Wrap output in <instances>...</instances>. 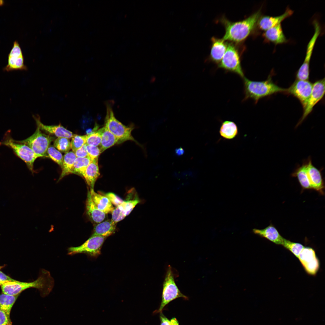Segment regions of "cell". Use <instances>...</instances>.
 <instances>
[{"instance_id":"6da1fadb","label":"cell","mask_w":325,"mask_h":325,"mask_svg":"<svg viewBox=\"0 0 325 325\" xmlns=\"http://www.w3.org/2000/svg\"><path fill=\"white\" fill-rule=\"evenodd\" d=\"M261 16L260 8L246 19L239 21L231 22L223 17L220 19L225 29L222 39L236 43L243 42L256 29L258 21Z\"/></svg>"},{"instance_id":"7a4b0ae2","label":"cell","mask_w":325,"mask_h":325,"mask_svg":"<svg viewBox=\"0 0 325 325\" xmlns=\"http://www.w3.org/2000/svg\"><path fill=\"white\" fill-rule=\"evenodd\" d=\"M54 285V280L49 272L42 269L38 278L33 282H25L15 280L6 282L0 286L3 293L8 295H18L26 289L34 288L38 289L41 295L45 296L50 292Z\"/></svg>"},{"instance_id":"3957f363","label":"cell","mask_w":325,"mask_h":325,"mask_svg":"<svg viewBox=\"0 0 325 325\" xmlns=\"http://www.w3.org/2000/svg\"><path fill=\"white\" fill-rule=\"evenodd\" d=\"M243 79L244 92L243 101L252 99L255 104L261 98L278 93L285 92L286 89L279 87L273 81L269 75L265 80L256 81Z\"/></svg>"},{"instance_id":"277c9868","label":"cell","mask_w":325,"mask_h":325,"mask_svg":"<svg viewBox=\"0 0 325 325\" xmlns=\"http://www.w3.org/2000/svg\"><path fill=\"white\" fill-rule=\"evenodd\" d=\"M0 145H4L11 149L14 154L26 164L29 169L33 172L34 163L38 158L42 157L36 154L26 145L14 140L12 137L11 132L7 131L0 142Z\"/></svg>"},{"instance_id":"5b68a950","label":"cell","mask_w":325,"mask_h":325,"mask_svg":"<svg viewBox=\"0 0 325 325\" xmlns=\"http://www.w3.org/2000/svg\"><path fill=\"white\" fill-rule=\"evenodd\" d=\"M179 298L187 300L188 297L181 292L175 282V274L170 265L167 268L162 284V300L159 308L154 313H161L164 307L170 302Z\"/></svg>"},{"instance_id":"8992f818","label":"cell","mask_w":325,"mask_h":325,"mask_svg":"<svg viewBox=\"0 0 325 325\" xmlns=\"http://www.w3.org/2000/svg\"><path fill=\"white\" fill-rule=\"evenodd\" d=\"M106 128L119 140V144L130 140L135 141L131 132L134 128L133 125L125 126L115 117L111 104H106V114L105 125Z\"/></svg>"},{"instance_id":"52a82bcc","label":"cell","mask_w":325,"mask_h":325,"mask_svg":"<svg viewBox=\"0 0 325 325\" xmlns=\"http://www.w3.org/2000/svg\"><path fill=\"white\" fill-rule=\"evenodd\" d=\"M218 67L235 73L242 78L245 77L238 50L233 43H228L226 51L218 64Z\"/></svg>"},{"instance_id":"ba28073f","label":"cell","mask_w":325,"mask_h":325,"mask_svg":"<svg viewBox=\"0 0 325 325\" xmlns=\"http://www.w3.org/2000/svg\"><path fill=\"white\" fill-rule=\"evenodd\" d=\"M53 140V137L43 133L37 126L35 132L31 136L18 141L28 146L37 154L42 157H48L47 151Z\"/></svg>"},{"instance_id":"9c48e42d","label":"cell","mask_w":325,"mask_h":325,"mask_svg":"<svg viewBox=\"0 0 325 325\" xmlns=\"http://www.w3.org/2000/svg\"><path fill=\"white\" fill-rule=\"evenodd\" d=\"M313 22L314 29V33L307 45L304 60L296 73V79L308 80L309 79V66L311 57L315 42L321 32V28L319 23L315 20Z\"/></svg>"},{"instance_id":"30bf717a","label":"cell","mask_w":325,"mask_h":325,"mask_svg":"<svg viewBox=\"0 0 325 325\" xmlns=\"http://www.w3.org/2000/svg\"><path fill=\"white\" fill-rule=\"evenodd\" d=\"M106 238L101 236L91 235L81 245L69 248L68 254L85 253L92 256H96L100 254L101 247Z\"/></svg>"},{"instance_id":"8fae6325","label":"cell","mask_w":325,"mask_h":325,"mask_svg":"<svg viewBox=\"0 0 325 325\" xmlns=\"http://www.w3.org/2000/svg\"><path fill=\"white\" fill-rule=\"evenodd\" d=\"M313 84L308 80L296 79L289 88L286 93L298 99L303 110L305 107L311 95Z\"/></svg>"},{"instance_id":"7c38bea8","label":"cell","mask_w":325,"mask_h":325,"mask_svg":"<svg viewBox=\"0 0 325 325\" xmlns=\"http://www.w3.org/2000/svg\"><path fill=\"white\" fill-rule=\"evenodd\" d=\"M325 78L318 80L313 84V88L303 115L296 127L298 126L312 111L314 106L323 97L325 94Z\"/></svg>"},{"instance_id":"4fadbf2b","label":"cell","mask_w":325,"mask_h":325,"mask_svg":"<svg viewBox=\"0 0 325 325\" xmlns=\"http://www.w3.org/2000/svg\"><path fill=\"white\" fill-rule=\"evenodd\" d=\"M27 70V67L24 63V58L21 47L18 42L15 41L8 55L7 64L3 70L8 72Z\"/></svg>"},{"instance_id":"5bb4252c","label":"cell","mask_w":325,"mask_h":325,"mask_svg":"<svg viewBox=\"0 0 325 325\" xmlns=\"http://www.w3.org/2000/svg\"><path fill=\"white\" fill-rule=\"evenodd\" d=\"M298 258L308 274L312 275L316 274L320 268V262L313 249L304 247Z\"/></svg>"},{"instance_id":"9a60e30c","label":"cell","mask_w":325,"mask_h":325,"mask_svg":"<svg viewBox=\"0 0 325 325\" xmlns=\"http://www.w3.org/2000/svg\"><path fill=\"white\" fill-rule=\"evenodd\" d=\"M293 13V11L287 7L284 12L279 16H271L261 15L258 21L257 27L261 30L265 31L281 23L282 21L290 16Z\"/></svg>"},{"instance_id":"2e32d148","label":"cell","mask_w":325,"mask_h":325,"mask_svg":"<svg viewBox=\"0 0 325 325\" xmlns=\"http://www.w3.org/2000/svg\"><path fill=\"white\" fill-rule=\"evenodd\" d=\"M306 161L307 173L311 189L322 193L324 186L321 171L313 165L310 157Z\"/></svg>"},{"instance_id":"e0dca14e","label":"cell","mask_w":325,"mask_h":325,"mask_svg":"<svg viewBox=\"0 0 325 325\" xmlns=\"http://www.w3.org/2000/svg\"><path fill=\"white\" fill-rule=\"evenodd\" d=\"M262 36L265 42H272L275 45L288 42L283 33L281 23L265 31Z\"/></svg>"},{"instance_id":"ac0fdd59","label":"cell","mask_w":325,"mask_h":325,"mask_svg":"<svg viewBox=\"0 0 325 325\" xmlns=\"http://www.w3.org/2000/svg\"><path fill=\"white\" fill-rule=\"evenodd\" d=\"M212 45L209 56L210 60L218 64L221 61L227 49L228 43L222 39L214 37L211 38Z\"/></svg>"},{"instance_id":"d6986e66","label":"cell","mask_w":325,"mask_h":325,"mask_svg":"<svg viewBox=\"0 0 325 325\" xmlns=\"http://www.w3.org/2000/svg\"><path fill=\"white\" fill-rule=\"evenodd\" d=\"M33 118L37 126L41 130L54 135L57 137H64L69 139L72 138L74 135L72 132L67 129L60 124L54 125H46L41 122L39 116H34Z\"/></svg>"},{"instance_id":"ffe728a7","label":"cell","mask_w":325,"mask_h":325,"mask_svg":"<svg viewBox=\"0 0 325 325\" xmlns=\"http://www.w3.org/2000/svg\"><path fill=\"white\" fill-rule=\"evenodd\" d=\"M253 231L255 234L264 237L277 245H282L285 239L272 224L263 229H254Z\"/></svg>"},{"instance_id":"44dd1931","label":"cell","mask_w":325,"mask_h":325,"mask_svg":"<svg viewBox=\"0 0 325 325\" xmlns=\"http://www.w3.org/2000/svg\"><path fill=\"white\" fill-rule=\"evenodd\" d=\"M86 208L87 215L92 222L98 224L103 221L105 218L106 214L96 207L92 199L89 190L88 191Z\"/></svg>"},{"instance_id":"7402d4cb","label":"cell","mask_w":325,"mask_h":325,"mask_svg":"<svg viewBox=\"0 0 325 325\" xmlns=\"http://www.w3.org/2000/svg\"><path fill=\"white\" fill-rule=\"evenodd\" d=\"M89 191L92 199L98 209L106 214L112 212L114 208L107 197L96 193L94 189H90Z\"/></svg>"},{"instance_id":"603a6c76","label":"cell","mask_w":325,"mask_h":325,"mask_svg":"<svg viewBox=\"0 0 325 325\" xmlns=\"http://www.w3.org/2000/svg\"><path fill=\"white\" fill-rule=\"evenodd\" d=\"M100 175L98 159H96L92 160L86 169L82 176L90 189H94L95 182Z\"/></svg>"},{"instance_id":"cb8c5ba5","label":"cell","mask_w":325,"mask_h":325,"mask_svg":"<svg viewBox=\"0 0 325 325\" xmlns=\"http://www.w3.org/2000/svg\"><path fill=\"white\" fill-rule=\"evenodd\" d=\"M116 224L111 220H107L96 225L92 236L107 237L111 235L116 230Z\"/></svg>"},{"instance_id":"d4e9b609","label":"cell","mask_w":325,"mask_h":325,"mask_svg":"<svg viewBox=\"0 0 325 325\" xmlns=\"http://www.w3.org/2000/svg\"><path fill=\"white\" fill-rule=\"evenodd\" d=\"M101 139L100 144L101 153L114 145L119 144V140L104 126L100 128Z\"/></svg>"},{"instance_id":"484cf974","label":"cell","mask_w":325,"mask_h":325,"mask_svg":"<svg viewBox=\"0 0 325 325\" xmlns=\"http://www.w3.org/2000/svg\"><path fill=\"white\" fill-rule=\"evenodd\" d=\"M307 161H304L292 174V176L297 178L301 187L304 189H311L308 178L306 169Z\"/></svg>"},{"instance_id":"4316f807","label":"cell","mask_w":325,"mask_h":325,"mask_svg":"<svg viewBox=\"0 0 325 325\" xmlns=\"http://www.w3.org/2000/svg\"><path fill=\"white\" fill-rule=\"evenodd\" d=\"M219 133L220 135L225 139H233L238 134V128L234 122L226 121L222 123Z\"/></svg>"},{"instance_id":"83f0119b","label":"cell","mask_w":325,"mask_h":325,"mask_svg":"<svg viewBox=\"0 0 325 325\" xmlns=\"http://www.w3.org/2000/svg\"><path fill=\"white\" fill-rule=\"evenodd\" d=\"M76 157L73 151H69L63 156L62 172L58 181L71 173L73 164Z\"/></svg>"},{"instance_id":"f1b7e54d","label":"cell","mask_w":325,"mask_h":325,"mask_svg":"<svg viewBox=\"0 0 325 325\" xmlns=\"http://www.w3.org/2000/svg\"><path fill=\"white\" fill-rule=\"evenodd\" d=\"M19 295L12 296L3 293L0 295V310L10 317L11 308Z\"/></svg>"},{"instance_id":"f546056e","label":"cell","mask_w":325,"mask_h":325,"mask_svg":"<svg viewBox=\"0 0 325 325\" xmlns=\"http://www.w3.org/2000/svg\"><path fill=\"white\" fill-rule=\"evenodd\" d=\"M92 161L90 157H76L74 161L71 173L82 176L86 169Z\"/></svg>"},{"instance_id":"4dcf8cb0","label":"cell","mask_w":325,"mask_h":325,"mask_svg":"<svg viewBox=\"0 0 325 325\" xmlns=\"http://www.w3.org/2000/svg\"><path fill=\"white\" fill-rule=\"evenodd\" d=\"M54 146L59 151L66 153L71 149V142L69 138L57 137L54 141Z\"/></svg>"},{"instance_id":"1f68e13d","label":"cell","mask_w":325,"mask_h":325,"mask_svg":"<svg viewBox=\"0 0 325 325\" xmlns=\"http://www.w3.org/2000/svg\"><path fill=\"white\" fill-rule=\"evenodd\" d=\"M282 246L290 251L297 258L305 247L301 243L292 242L285 239Z\"/></svg>"},{"instance_id":"d6a6232c","label":"cell","mask_w":325,"mask_h":325,"mask_svg":"<svg viewBox=\"0 0 325 325\" xmlns=\"http://www.w3.org/2000/svg\"><path fill=\"white\" fill-rule=\"evenodd\" d=\"M48 157L57 163L62 168L63 162V156L62 153L54 146L50 145L47 151Z\"/></svg>"},{"instance_id":"836d02e7","label":"cell","mask_w":325,"mask_h":325,"mask_svg":"<svg viewBox=\"0 0 325 325\" xmlns=\"http://www.w3.org/2000/svg\"><path fill=\"white\" fill-rule=\"evenodd\" d=\"M87 135H80L74 134L72 138L71 142V149L75 152L76 150L85 144Z\"/></svg>"},{"instance_id":"e575fe53","label":"cell","mask_w":325,"mask_h":325,"mask_svg":"<svg viewBox=\"0 0 325 325\" xmlns=\"http://www.w3.org/2000/svg\"><path fill=\"white\" fill-rule=\"evenodd\" d=\"M87 135L85 143L87 145L97 147L100 145L101 139V132L100 129L96 132Z\"/></svg>"},{"instance_id":"d590c367","label":"cell","mask_w":325,"mask_h":325,"mask_svg":"<svg viewBox=\"0 0 325 325\" xmlns=\"http://www.w3.org/2000/svg\"><path fill=\"white\" fill-rule=\"evenodd\" d=\"M111 213V220L116 224L122 220L126 216L121 204L114 208Z\"/></svg>"},{"instance_id":"8d00e7d4","label":"cell","mask_w":325,"mask_h":325,"mask_svg":"<svg viewBox=\"0 0 325 325\" xmlns=\"http://www.w3.org/2000/svg\"><path fill=\"white\" fill-rule=\"evenodd\" d=\"M140 202V201L138 198L123 201L121 205L126 216L130 214L136 206Z\"/></svg>"},{"instance_id":"74e56055","label":"cell","mask_w":325,"mask_h":325,"mask_svg":"<svg viewBox=\"0 0 325 325\" xmlns=\"http://www.w3.org/2000/svg\"><path fill=\"white\" fill-rule=\"evenodd\" d=\"M86 148L88 156L92 160L98 159L101 153L99 148L97 146L87 145Z\"/></svg>"},{"instance_id":"f35d334b","label":"cell","mask_w":325,"mask_h":325,"mask_svg":"<svg viewBox=\"0 0 325 325\" xmlns=\"http://www.w3.org/2000/svg\"><path fill=\"white\" fill-rule=\"evenodd\" d=\"M104 196L109 200L112 204L116 207L122 203L124 200L119 197L112 192H108L105 194Z\"/></svg>"},{"instance_id":"ab89813d","label":"cell","mask_w":325,"mask_h":325,"mask_svg":"<svg viewBox=\"0 0 325 325\" xmlns=\"http://www.w3.org/2000/svg\"><path fill=\"white\" fill-rule=\"evenodd\" d=\"M159 317L160 325H179L178 321L176 318L173 317L169 320L162 312L160 313Z\"/></svg>"},{"instance_id":"60d3db41","label":"cell","mask_w":325,"mask_h":325,"mask_svg":"<svg viewBox=\"0 0 325 325\" xmlns=\"http://www.w3.org/2000/svg\"><path fill=\"white\" fill-rule=\"evenodd\" d=\"M0 325H12L10 317L0 310Z\"/></svg>"},{"instance_id":"b9f144b4","label":"cell","mask_w":325,"mask_h":325,"mask_svg":"<svg viewBox=\"0 0 325 325\" xmlns=\"http://www.w3.org/2000/svg\"><path fill=\"white\" fill-rule=\"evenodd\" d=\"M86 147V144H85L74 152L76 157L85 158L89 157Z\"/></svg>"},{"instance_id":"7bdbcfd3","label":"cell","mask_w":325,"mask_h":325,"mask_svg":"<svg viewBox=\"0 0 325 325\" xmlns=\"http://www.w3.org/2000/svg\"><path fill=\"white\" fill-rule=\"evenodd\" d=\"M15 280L0 271V286L6 282Z\"/></svg>"},{"instance_id":"ee69618b","label":"cell","mask_w":325,"mask_h":325,"mask_svg":"<svg viewBox=\"0 0 325 325\" xmlns=\"http://www.w3.org/2000/svg\"><path fill=\"white\" fill-rule=\"evenodd\" d=\"M175 152L176 155L180 156L184 154L185 151L183 148L180 147L176 148L175 150Z\"/></svg>"}]
</instances>
